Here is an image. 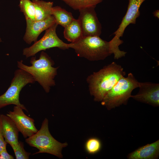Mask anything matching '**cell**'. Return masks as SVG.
Instances as JSON below:
<instances>
[{
	"instance_id": "cell-10",
	"label": "cell",
	"mask_w": 159,
	"mask_h": 159,
	"mask_svg": "<svg viewBox=\"0 0 159 159\" xmlns=\"http://www.w3.org/2000/svg\"><path fill=\"white\" fill-rule=\"evenodd\" d=\"M23 110L20 107L15 105L13 111H9L6 115L14 121L24 137L26 138L36 133L38 130L34 120L26 115Z\"/></svg>"
},
{
	"instance_id": "cell-9",
	"label": "cell",
	"mask_w": 159,
	"mask_h": 159,
	"mask_svg": "<svg viewBox=\"0 0 159 159\" xmlns=\"http://www.w3.org/2000/svg\"><path fill=\"white\" fill-rule=\"evenodd\" d=\"M95 7H90L79 10L78 20L82 30L83 36L100 37L102 32V26L95 10Z\"/></svg>"
},
{
	"instance_id": "cell-18",
	"label": "cell",
	"mask_w": 159,
	"mask_h": 159,
	"mask_svg": "<svg viewBox=\"0 0 159 159\" xmlns=\"http://www.w3.org/2000/svg\"><path fill=\"white\" fill-rule=\"evenodd\" d=\"M73 9L78 10L85 8L96 7L103 0H61Z\"/></svg>"
},
{
	"instance_id": "cell-19",
	"label": "cell",
	"mask_w": 159,
	"mask_h": 159,
	"mask_svg": "<svg viewBox=\"0 0 159 159\" xmlns=\"http://www.w3.org/2000/svg\"><path fill=\"white\" fill-rule=\"evenodd\" d=\"M19 6L26 20H35V10L34 5L30 0H20Z\"/></svg>"
},
{
	"instance_id": "cell-21",
	"label": "cell",
	"mask_w": 159,
	"mask_h": 159,
	"mask_svg": "<svg viewBox=\"0 0 159 159\" xmlns=\"http://www.w3.org/2000/svg\"><path fill=\"white\" fill-rule=\"evenodd\" d=\"M16 159H28L31 153L24 148V143L19 141L17 145L12 148Z\"/></svg>"
},
{
	"instance_id": "cell-2",
	"label": "cell",
	"mask_w": 159,
	"mask_h": 159,
	"mask_svg": "<svg viewBox=\"0 0 159 159\" xmlns=\"http://www.w3.org/2000/svg\"><path fill=\"white\" fill-rule=\"evenodd\" d=\"M30 63L32 65L28 66L24 64L22 60L18 61L17 67L30 74L45 92L48 93L51 87L55 85L54 78L57 75L58 67H53L54 61L43 51L41 52L38 59L33 57Z\"/></svg>"
},
{
	"instance_id": "cell-5",
	"label": "cell",
	"mask_w": 159,
	"mask_h": 159,
	"mask_svg": "<svg viewBox=\"0 0 159 159\" xmlns=\"http://www.w3.org/2000/svg\"><path fill=\"white\" fill-rule=\"evenodd\" d=\"M30 146L36 148L39 151L33 155L39 153L50 154L59 158H62V148L66 147V143H61L54 139L50 134L48 127V120L45 118L43 121L39 130L25 139Z\"/></svg>"
},
{
	"instance_id": "cell-4",
	"label": "cell",
	"mask_w": 159,
	"mask_h": 159,
	"mask_svg": "<svg viewBox=\"0 0 159 159\" xmlns=\"http://www.w3.org/2000/svg\"><path fill=\"white\" fill-rule=\"evenodd\" d=\"M140 82L133 74L122 77L107 93L101 101V104L110 110L123 104L126 105L133 90L139 87Z\"/></svg>"
},
{
	"instance_id": "cell-7",
	"label": "cell",
	"mask_w": 159,
	"mask_h": 159,
	"mask_svg": "<svg viewBox=\"0 0 159 159\" xmlns=\"http://www.w3.org/2000/svg\"><path fill=\"white\" fill-rule=\"evenodd\" d=\"M58 25L55 23L45 30L42 37L31 47L24 49L23 54L26 58L33 56L38 52L53 47L65 50L69 48V44L64 42L58 37L56 32Z\"/></svg>"
},
{
	"instance_id": "cell-6",
	"label": "cell",
	"mask_w": 159,
	"mask_h": 159,
	"mask_svg": "<svg viewBox=\"0 0 159 159\" xmlns=\"http://www.w3.org/2000/svg\"><path fill=\"white\" fill-rule=\"evenodd\" d=\"M35 82L32 76L25 71L19 69L16 70L10 85L3 94L0 96V109L10 105H14L28 111L19 100V94L22 89L29 83Z\"/></svg>"
},
{
	"instance_id": "cell-17",
	"label": "cell",
	"mask_w": 159,
	"mask_h": 159,
	"mask_svg": "<svg viewBox=\"0 0 159 159\" xmlns=\"http://www.w3.org/2000/svg\"><path fill=\"white\" fill-rule=\"evenodd\" d=\"M52 15L54 17L56 23L64 28L74 19L71 12L59 6L52 7Z\"/></svg>"
},
{
	"instance_id": "cell-13",
	"label": "cell",
	"mask_w": 159,
	"mask_h": 159,
	"mask_svg": "<svg viewBox=\"0 0 159 159\" xmlns=\"http://www.w3.org/2000/svg\"><path fill=\"white\" fill-rule=\"evenodd\" d=\"M0 132L12 148L17 145L19 142V131L14 121L6 115H0Z\"/></svg>"
},
{
	"instance_id": "cell-23",
	"label": "cell",
	"mask_w": 159,
	"mask_h": 159,
	"mask_svg": "<svg viewBox=\"0 0 159 159\" xmlns=\"http://www.w3.org/2000/svg\"><path fill=\"white\" fill-rule=\"evenodd\" d=\"M7 144L0 132V153L2 150L6 148Z\"/></svg>"
},
{
	"instance_id": "cell-20",
	"label": "cell",
	"mask_w": 159,
	"mask_h": 159,
	"mask_svg": "<svg viewBox=\"0 0 159 159\" xmlns=\"http://www.w3.org/2000/svg\"><path fill=\"white\" fill-rule=\"evenodd\" d=\"M101 148V143L98 138H92L89 139L86 142L85 148L89 154H94L99 152Z\"/></svg>"
},
{
	"instance_id": "cell-14",
	"label": "cell",
	"mask_w": 159,
	"mask_h": 159,
	"mask_svg": "<svg viewBox=\"0 0 159 159\" xmlns=\"http://www.w3.org/2000/svg\"><path fill=\"white\" fill-rule=\"evenodd\" d=\"M159 155V140L141 147L129 153V159H155Z\"/></svg>"
},
{
	"instance_id": "cell-11",
	"label": "cell",
	"mask_w": 159,
	"mask_h": 159,
	"mask_svg": "<svg viewBox=\"0 0 159 159\" xmlns=\"http://www.w3.org/2000/svg\"><path fill=\"white\" fill-rule=\"evenodd\" d=\"M139 90L136 95H131L135 100L153 106H159V84L150 82H140Z\"/></svg>"
},
{
	"instance_id": "cell-12",
	"label": "cell",
	"mask_w": 159,
	"mask_h": 159,
	"mask_svg": "<svg viewBox=\"0 0 159 159\" xmlns=\"http://www.w3.org/2000/svg\"><path fill=\"white\" fill-rule=\"evenodd\" d=\"M26 27L23 39L28 44H30L33 42L37 41L38 36L41 32L56 23L52 15L44 20H26Z\"/></svg>"
},
{
	"instance_id": "cell-8",
	"label": "cell",
	"mask_w": 159,
	"mask_h": 159,
	"mask_svg": "<svg viewBox=\"0 0 159 159\" xmlns=\"http://www.w3.org/2000/svg\"><path fill=\"white\" fill-rule=\"evenodd\" d=\"M145 0H129V3L126 13L123 17L119 28L113 34L114 37L109 41L112 49L115 54H120L122 51L120 50L119 46L123 42L120 39L122 37L126 27L130 24H135L136 19L140 15L139 8Z\"/></svg>"
},
{
	"instance_id": "cell-16",
	"label": "cell",
	"mask_w": 159,
	"mask_h": 159,
	"mask_svg": "<svg viewBox=\"0 0 159 159\" xmlns=\"http://www.w3.org/2000/svg\"><path fill=\"white\" fill-rule=\"evenodd\" d=\"M35 10V20H44L52 15V2L33 0Z\"/></svg>"
},
{
	"instance_id": "cell-1",
	"label": "cell",
	"mask_w": 159,
	"mask_h": 159,
	"mask_svg": "<svg viewBox=\"0 0 159 159\" xmlns=\"http://www.w3.org/2000/svg\"><path fill=\"white\" fill-rule=\"evenodd\" d=\"M125 75L122 66L113 62L89 76L87 81L94 101L101 102L109 91Z\"/></svg>"
},
{
	"instance_id": "cell-15",
	"label": "cell",
	"mask_w": 159,
	"mask_h": 159,
	"mask_svg": "<svg viewBox=\"0 0 159 159\" xmlns=\"http://www.w3.org/2000/svg\"><path fill=\"white\" fill-rule=\"evenodd\" d=\"M64 38L71 43L77 41L83 37L82 30L78 19H74L64 27Z\"/></svg>"
},
{
	"instance_id": "cell-25",
	"label": "cell",
	"mask_w": 159,
	"mask_h": 159,
	"mask_svg": "<svg viewBox=\"0 0 159 159\" xmlns=\"http://www.w3.org/2000/svg\"><path fill=\"white\" fill-rule=\"evenodd\" d=\"M2 41L1 38H0V42Z\"/></svg>"
},
{
	"instance_id": "cell-24",
	"label": "cell",
	"mask_w": 159,
	"mask_h": 159,
	"mask_svg": "<svg viewBox=\"0 0 159 159\" xmlns=\"http://www.w3.org/2000/svg\"><path fill=\"white\" fill-rule=\"evenodd\" d=\"M154 16L157 18H158V19H159V10H156L153 13Z\"/></svg>"
},
{
	"instance_id": "cell-22",
	"label": "cell",
	"mask_w": 159,
	"mask_h": 159,
	"mask_svg": "<svg viewBox=\"0 0 159 159\" xmlns=\"http://www.w3.org/2000/svg\"><path fill=\"white\" fill-rule=\"evenodd\" d=\"M14 159V157L8 153L6 148L2 150L0 153V159Z\"/></svg>"
},
{
	"instance_id": "cell-3",
	"label": "cell",
	"mask_w": 159,
	"mask_h": 159,
	"mask_svg": "<svg viewBox=\"0 0 159 159\" xmlns=\"http://www.w3.org/2000/svg\"><path fill=\"white\" fill-rule=\"evenodd\" d=\"M77 56L90 61L104 60L113 54L109 42L99 36H83L79 40L69 44Z\"/></svg>"
}]
</instances>
